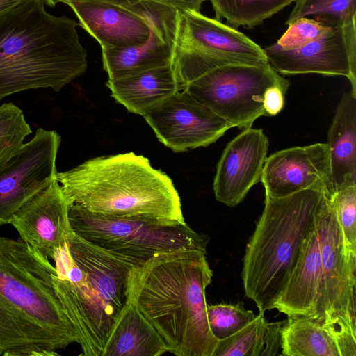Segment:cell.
I'll return each instance as SVG.
<instances>
[{"label": "cell", "mask_w": 356, "mask_h": 356, "mask_svg": "<svg viewBox=\"0 0 356 356\" xmlns=\"http://www.w3.org/2000/svg\"><path fill=\"white\" fill-rule=\"evenodd\" d=\"M173 47L200 53L225 64H268L263 48L249 37L200 11L177 8Z\"/></svg>", "instance_id": "4fadbf2b"}, {"label": "cell", "mask_w": 356, "mask_h": 356, "mask_svg": "<svg viewBox=\"0 0 356 356\" xmlns=\"http://www.w3.org/2000/svg\"><path fill=\"white\" fill-rule=\"evenodd\" d=\"M321 259V293L314 318L343 319L356 329V259L348 261L330 197L324 195L316 218Z\"/></svg>", "instance_id": "9c48e42d"}, {"label": "cell", "mask_w": 356, "mask_h": 356, "mask_svg": "<svg viewBox=\"0 0 356 356\" xmlns=\"http://www.w3.org/2000/svg\"><path fill=\"white\" fill-rule=\"evenodd\" d=\"M334 191L356 184V95L344 92L327 132Z\"/></svg>", "instance_id": "44dd1931"}, {"label": "cell", "mask_w": 356, "mask_h": 356, "mask_svg": "<svg viewBox=\"0 0 356 356\" xmlns=\"http://www.w3.org/2000/svg\"><path fill=\"white\" fill-rule=\"evenodd\" d=\"M69 220L72 231L78 236L138 264L159 254L179 250L207 253L210 239L186 222L107 218L75 204L69 206Z\"/></svg>", "instance_id": "52a82bcc"}, {"label": "cell", "mask_w": 356, "mask_h": 356, "mask_svg": "<svg viewBox=\"0 0 356 356\" xmlns=\"http://www.w3.org/2000/svg\"><path fill=\"white\" fill-rule=\"evenodd\" d=\"M141 0H127V3H133ZM159 2L180 10L200 11L203 3L207 0H149Z\"/></svg>", "instance_id": "1f68e13d"}, {"label": "cell", "mask_w": 356, "mask_h": 356, "mask_svg": "<svg viewBox=\"0 0 356 356\" xmlns=\"http://www.w3.org/2000/svg\"><path fill=\"white\" fill-rule=\"evenodd\" d=\"M169 353L166 343L129 302L115 322L102 356H160Z\"/></svg>", "instance_id": "7402d4cb"}, {"label": "cell", "mask_w": 356, "mask_h": 356, "mask_svg": "<svg viewBox=\"0 0 356 356\" xmlns=\"http://www.w3.org/2000/svg\"><path fill=\"white\" fill-rule=\"evenodd\" d=\"M79 26L98 42L102 49H120L145 43L150 35L147 19L126 3L103 0L65 3Z\"/></svg>", "instance_id": "ac0fdd59"}, {"label": "cell", "mask_w": 356, "mask_h": 356, "mask_svg": "<svg viewBox=\"0 0 356 356\" xmlns=\"http://www.w3.org/2000/svg\"><path fill=\"white\" fill-rule=\"evenodd\" d=\"M269 141L262 129L242 130L225 147L217 163L213 189L216 200L228 207L241 203L261 180Z\"/></svg>", "instance_id": "e0dca14e"}, {"label": "cell", "mask_w": 356, "mask_h": 356, "mask_svg": "<svg viewBox=\"0 0 356 356\" xmlns=\"http://www.w3.org/2000/svg\"><path fill=\"white\" fill-rule=\"evenodd\" d=\"M158 140L175 152L215 143L234 127L186 90H177L143 116Z\"/></svg>", "instance_id": "7c38bea8"}, {"label": "cell", "mask_w": 356, "mask_h": 356, "mask_svg": "<svg viewBox=\"0 0 356 356\" xmlns=\"http://www.w3.org/2000/svg\"><path fill=\"white\" fill-rule=\"evenodd\" d=\"M31 132L21 108L13 103L0 106V165L18 150Z\"/></svg>", "instance_id": "83f0119b"}, {"label": "cell", "mask_w": 356, "mask_h": 356, "mask_svg": "<svg viewBox=\"0 0 356 356\" xmlns=\"http://www.w3.org/2000/svg\"><path fill=\"white\" fill-rule=\"evenodd\" d=\"M284 356H340L321 323L312 317H288L280 329Z\"/></svg>", "instance_id": "cb8c5ba5"}, {"label": "cell", "mask_w": 356, "mask_h": 356, "mask_svg": "<svg viewBox=\"0 0 356 356\" xmlns=\"http://www.w3.org/2000/svg\"><path fill=\"white\" fill-rule=\"evenodd\" d=\"M44 4L50 6V7H55V6L58 3H63L65 4V3L71 1H79V0H42ZM103 1H113L118 3H127V0H103Z\"/></svg>", "instance_id": "836d02e7"}, {"label": "cell", "mask_w": 356, "mask_h": 356, "mask_svg": "<svg viewBox=\"0 0 356 356\" xmlns=\"http://www.w3.org/2000/svg\"><path fill=\"white\" fill-rule=\"evenodd\" d=\"M325 194L306 189L284 197L265 195L264 209L247 244L241 272L245 296L255 302L259 313L274 309L305 239L316 227Z\"/></svg>", "instance_id": "8992f818"}, {"label": "cell", "mask_w": 356, "mask_h": 356, "mask_svg": "<svg viewBox=\"0 0 356 356\" xmlns=\"http://www.w3.org/2000/svg\"><path fill=\"white\" fill-rule=\"evenodd\" d=\"M111 97L129 112L143 116L179 90L172 63L106 82Z\"/></svg>", "instance_id": "ffe728a7"}, {"label": "cell", "mask_w": 356, "mask_h": 356, "mask_svg": "<svg viewBox=\"0 0 356 356\" xmlns=\"http://www.w3.org/2000/svg\"><path fill=\"white\" fill-rule=\"evenodd\" d=\"M356 18L333 25L318 38L296 49H284L275 42L264 50L280 74H319L343 76L356 95Z\"/></svg>", "instance_id": "8fae6325"}, {"label": "cell", "mask_w": 356, "mask_h": 356, "mask_svg": "<svg viewBox=\"0 0 356 356\" xmlns=\"http://www.w3.org/2000/svg\"><path fill=\"white\" fill-rule=\"evenodd\" d=\"M24 0H0V16Z\"/></svg>", "instance_id": "d6a6232c"}, {"label": "cell", "mask_w": 356, "mask_h": 356, "mask_svg": "<svg viewBox=\"0 0 356 356\" xmlns=\"http://www.w3.org/2000/svg\"><path fill=\"white\" fill-rule=\"evenodd\" d=\"M56 180L69 204L95 215L186 222L171 178L131 152L90 159Z\"/></svg>", "instance_id": "5b68a950"}, {"label": "cell", "mask_w": 356, "mask_h": 356, "mask_svg": "<svg viewBox=\"0 0 356 356\" xmlns=\"http://www.w3.org/2000/svg\"><path fill=\"white\" fill-rule=\"evenodd\" d=\"M126 4L147 19L150 35L147 41L140 45L102 49L103 68L110 79L172 63L173 28L177 8L149 0Z\"/></svg>", "instance_id": "5bb4252c"}, {"label": "cell", "mask_w": 356, "mask_h": 356, "mask_svg": "<svg viewBox=\"0 0 356 356\" xmlns=\"http://www.w3.org/2000/svg\"><path fill=\"white\" fill-rule=\"evenodd\" d=\"M55 273L49 259L21 238L0 237V355L55 356L78 343Z\"/></svg>", "instance_id": "6da1fadb"}, {"label": "cell", "mask_w": 356, "mask_h": 356, "mask_svg": "<svg viewBox=\"0 0 356 356\" xmlns=\"http://www.w3.org/2000/svg\"><path fill=\"white\" fill-rule=\"evenodd\" d=\"M286 31L275 42L284 49L300 47L327 32L333 25L316 19L302 17L289 24Z\"/></svg>", "instance_id": "f546056e"}, {"label": "cell", "mask_w": 356, "mask_h": 356, "mask_svg": "<svg viewBox=\"0 0 356 356\" xmlns=\"http://www.w3.org/2000/svg\"><path fill=\"white\" fill-rule=\"evenodd\" d=\"M198 250L154 257L129 275V302L177 356H212L218 340L207 320L205 291L213 271Z\"/></svg>", "instance_id": "7a4b0ae2"}, {"label": "cell", "mask_w": 356, "mask_h": 356, "mask_svg": "<svg viewBox=\"0 0 356 356\" xmlns=\"http://www.w3.org/2000/svg\"><path fill=\"white\" fill-rule=\"evenodd\" d=\"M216 19H225L228 25L252 29L261 24L296 0H209Z\"/></svg>", "instance_id": "d4e9b609"}, {"label": "cell", "mask_w": 356, "mask_h": 356, "mask_svg": "<svg viewBox=\"0 0 356 356\" xmlns=\"http://www.w3.org/2000/svg\"><path fill=\"white\" fill-rule=\"evenodd\" d=\"M56 293L78 337L82 355L102 356L129 300L134 261L70 232L53 259Z\"/></svg>", "instance_id": "277c9868"}, {"label": "cell", "mask_w": 356, "mask_h": 356, "mask_svg": "<svg viewBox=\"0 0 356 356\" xmlns=\"http://www.w3.org/2000/svg\"><path fill=\"white\" fill-rule=\"evenodd\" d=\"M275 85L289 88L290 82L269 63L225 64L203 72L181 90L242 131L265 116L264 93Z\"/></svg>", "instance_id": "ba28073f"}, {"label": "cell", "mask_w": 356, "mask_h": 356, "mask_svg": "<svg viewBox=\"0 0 356 356\" xmlns=\"http://www.w3.org/2000/svg\"><path fill=\"white\" fill-rule=\"evenodd\" d=\"M321 259L315 228L305 239L298 261L274 309L288 317H312L317 314L321 293Z\"/></svg>", "instance_id": "d6986e66"}, {"label": "cell", "mask_w": 356, "mask_h": 356, "mask_svg": "<svg viewBox=\"0 0 356 356\" xmlns=\"http://www.w3.org/2000/svg\"><path fill=\"white\" fill-rule=\"evenodd\" d=\"M207 314L210 330L218 341L235 334L257 316L243 302L207 305Z\"/></svg>", "instance_id": "4316f807"}, {"label": "cell", "mask_w": 356, "mask_h": 356, "mask_svg": "<svg viewBox=\"0 0 356 356\" xmlns=\"http://www.w3.org/2000/svg\"><path fill=\"white\" fill-rule=\"evenodd\" d=\"M330 200L341 229L347 260L356 259V184L334 191Z\"/></svg>", "instance_id": "f1b7e54d"}, {"label": "cell", "mask_w": 356, "mask_h": 356, "mask_svg": "<svg viewBox=\"0 0 356 356\" xmlns=\"http://www.w3.org/2000/svg\"><path fill=\"white\" fill-rule=\"evenodd\" d=\"M286 24L302 17H314L322 23L342 25L356 18V0H296Z\"/></svg>", "instance_id": "484cf974"}, {"label": "cell", "mask_w": 356, "mask_h": 356, "mask_svg": "<svg viewBox=\"0 0 356 356\" xmlns=\"http://www.w3.org/2000/svg\"><path fill=\"white\" fill-rule=\"evenodd\" d=\"M288 89L289 87L275 85L266 90L264 97L265 116H275L283 109Z\"/></svg>", "instance_id": "4dcf8cb0"}, {"label": "cell", "mask_w": 356, "mask_h": 356, "mask_svg": "<svg viewBox=\"0 0 356 356\" xmlns=\"http://www.w3.org/2000/svg\"><path fill=\"white\" fill-rule=\"evenodd\" d=\"M265 195L284 197L306 189L334 193L327 143L297 146L266 158L261 177Z\"/></svg>", "instance_id": "9a60e30c"}, {"label": "cell", "mask_w": 356, "mask_h": 356, "mask_svg": "<svg viewBox=\"0 0 356 356\" xmlns=\"http://www.w3.org/2000/svg\"><path fill=\"white\" fill-rule=\"evenodd\" d=\"M44 5L24 0L0 16V102L31 89L58 92L87 70L79 23Z\"/></svg>", "instance_id": "3957f363"}, {"label": "cell", "mask_w": 356, "mask_h": 356, "mask_svg": "<svg viewBox=\"0 0 356 356\" xmlns=\"http://www.w3.org/2000/svg\"><path fill=\"white\" fill-rule=\"evenodd\" d=\"M69 203L56 179L33 195L13 215L10 224L42 257L54 259L72 230Z\"/></svg>", "instance_id": "2e32d148"}, {"label": "cell", "mask_w": 356, "mask_h": 356, "mask_svg": "<svg viewBox=\"0 0 356 356\" xmlns=\"http://www.w3.org/2000/svg\"><path fill=\"white\" fill-rule=\"evenodd\" d=\"M282 321L268 323L263 314L232 336L219 340L212 356H275Z\"/></svg>", "instance_id": "603a6c76"}, {"label": "cell", "mask_w": 356, "mask_h": 356, "mask_svg": "<svg viewBox=\"0 0 356 356\" xmlns=\"http://www.w3.org/2000/svg\"><path fill=\"white\" fill-rule=\"evenodd\" d=\"M60 142L56 131L38 128L30 141L0 165V225L10 224L24 202L56 179Z\"/></svg>", "instance_id": "30bf717a"}]
</instances>
